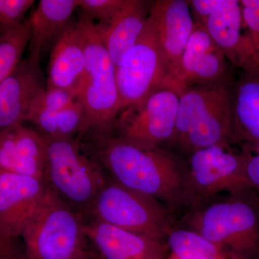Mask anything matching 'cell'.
<instances>
[{"label": "cell", "instance_id": "1", "mask_svg": "<svg viewBox=\"0 0 259 259\" xmlns=\"http://www.w3.org/2000/svg\"><path fill=\"white\" fill-rule=\"evenodd\" d=\"M79 141L108 178L157 199L171 212L201 204L187 163L165 148L138 147L106 133L89 132Z\"/></svg>", "mask_w": 259, "mask_h": 259}, {"label": "cell", "instance_id": "2", "mask_svg": "<svg viewBox=\"0 0 259 259\" xmlns=\"http://www.w3.org/2000/svg\"><path fill=\"white\" fill-rule=\"evenodd\" d=\"M232 78L187 87L180 94L172 144L191 153L234 139Z\"/></svg>", "mask_w": 259, "mask_h": 259}, {"label": "cell", "instance_id": "3", "mask_svg": "<svg viewBox=\"0 0 259 259\" xmlns=\"http://www.w3.org/2000/svg\"><path fill=\"white\" fill-rule=\"evenodd\" d=\"M87 217L47 187L22 236L25 259H79L91 254Z\"/></svg>", "mask_w": 259, "mask_h": 259}, {"label": "cell", "instance_id": "4", "mask_svg": "<svg viewBox=\"0 0 259 259\" xmlns=\"http://www.w3.org/2000/svg\"><path fill=\"white\" fill-rule=\"evenodd\" d=\"M77 23L86 58L84 79L79 95L84 109L82 125L76 137L79 141L91 131L111 134L120 108L116 66L105 47L101 30L81 13Z\"/></svg>", "mask_w": 259, "mask_h": 259}, {"label": "cell", "instance_id": "5", "mask_svg": "<svg viewBox=\"0 0 259 259\" xmlns=\"http://www.w3.org/2000/svg\"><path fill=\"white\" fill-rule=\"evenodd\" d=\"M44 181L71 208L84 214L107 180L100 163L76 139H45Z\"/></svg>", "mask_w": 259, "mask_h": 259}, {"label": "cell", "instance_id": "6", "mask_svg": "<svg viewBox=\"0 0 259 259\" xmlns=\"http://www.w3.org/2000/svg\"><path fill=\"white\" fill-rule=\"evenodd\" d=\"M171 212L157 199L107 178L87 217L165 242L174 228Z\"/></svg>", "mask_w": 259, "mask_h": 259}, {"label": "cell", "instance_id": "7", "mask_svg": "<svg viewBox=\"0 0 259 259\" xmlns=\"http://www.w3.org/2000/svg\"><path fill=\"white\" fill-rule=\"evenodd\" d=\"M238 195L202 207L199 204L191 209L187 224L220 248L245 259L259 251V218L253 206Z\"/></svg>", "mask_w": 259, "mask_h": 259}, {"label": "cell", "instance_id": "8", "mask_svg": "<svg viewBox=\"0 0 259 259\" xmlns=\"http://www.w3.org/2000/svg\"><path fill=\"white\" fill-rule=\"evenodd\" d=\"M115 74L119 112L162 89H171L179 95L182 92L171 74L169 64L149 18L144 32L127 59L121 66L116 67Z\"/></svg>", "mask_w": 259, "mask_h": 259}, {"label": "cell", "instance_id": "9", "mask_svg": "<svg viewBox=\"0 0 259 259\" xmlns=\"http://www.w3.org/2000/svg\"><path fill=\"white\" fill-rule=\"evenodd\" d=\"M179 102L180 95L175 90H158L139 103L121 110L111 134L140 148H163V145L172 144Z\"/></svg>", "mask_w": 259, "mask_h": 259}, {"label": "cell", "instance_id": "10", "mask_svg": "<svg viewBox=\"0 0 259 259\" xmlns=\"http://www.w3.org/2000/svg\"><path fill=\"white\" fill-rule=\"evenodd\" d=\"M46 190L40 179L0 171V255L25 259L22 236Z\"/></svg>", "mask_w": 259, "mask_h": 259}, {"label": "cell", "instance_id": "11", "mask_svg": "<svg viewBox=\"0 0 259 259\" xmlns=\"http://www.w3.org/2000/svg\"><path fill=\"white\" fill-rule=\"evenodd\" d=\"M187 163L201 204L221 192L238 195L252 188L246 175V153L233 152L228 144L197 150Z\"/></svg>", "mask_w": 259, "mask_h": 259}, {"label": "cell", "instance_id": "12", "mask_svg": "<svg viewBox=\"0 0 259 259\" xmlns=\"http://www.w3.org/2000/svg\"><path fill=\"white\" fill-rule=\"evenodd\" d=\"M204 25L227 60L243 72L259 75V55L248 35L241 32L243 20L238 0H226L209 15Z\"/></svg>", "mask_w": 259, "mask_h": 259}, {"label": "cell", "instance_id": "13", "mask_svg": "<svg viewBox=\"0 0 259 259\" xmlns=\"http://www.w3.org/2000/svg\"><path fill=\"white\" fill-rule=\"evenodd\" d=\"M190 9L185 0H158L151 5L148 15L182 92L181 62L194 25Z\"/></svg>", "mask_w": 259, "mask_h": 259}, {"label": "cell", "instance_id": "14", "mask_svg": "<svg viewBox=\"0 0 259 259\" xmlns=\"http://www.w3.org/2000/svg\"><path fill=\"white\" fill-rule=\"evenodd\" d=\"M46 88L40 64L22 59L0 83V134L25 122L34 100Z\"/></svg>", "mask_w": 259, "mask_h": 259}, {"label": "cell", "instance_id": "15", "mask_svg": "<svg viewBox=\"0 0 259 259\" xmlns=\"http://www.w3.org/2000/svg\"><path fill=\"white\" fill-rule=\"evenodd\" d=\"M85 233L101 259H168L167 244L87 217Z\"/></svg>", "mask_w": 259, "mask_h": 259}, {"label": "cell", "instance_id": "16", "mask_svg": "<svg viewBox=\"0 0 259 259\" xmlns=\"http://www.w3.org/2000/svg\"><path fill=\"white\" fill-rule=\"evenodd\" d=\"M226 56L204 24L194 22L181 62L183 90L192 85L218 82L231 77Z\"/></svg>", "mask_w": 259, "mask_h": 259}, {"label": "cell", "instance_id": "17", "mask_svg": "<svg viewBox=\"0 0 259 259\" xmlns=\"http://www.w3.org/2000/svg\"><path fill=\"white\" fill-rule=\"evenodd\" d=\"M47 143L21 124L0 134V171L44 180Z\"/></svg>", "mask_w": 259, "mask_h": 259}, {"label": "cell", "instance_id": "18", "mask_svg": "<svg viewBox=\"0 0 259 259\" xmlns=\"http://www.w3.org/2000/svg\"><path fill=\"white\" fill-rule=\"evenodd\" d=\"M86 58L77 20H71L52 48L47 89L74 92L79 97L84 79Z\"/></svg>", "mask_w": 259, "mask_h": 259}, {"label": "cell", "instance_id": "19", "mask_svg": "<svg viewBox=\"0 0 259 259\" xmlns=\"http://www.w3.org/2000/svg\"><path fill=\"white\" fill-rule=\"evenodd\" d=\"M79 0H41L29 18L31 32L28 59L40 64L42 53L54 47L68 26Z\"/></svg>", "mask_w": 259, "mask_h": 259}, {"label": "cell", "instance_id": "20", "mask_svg": "<svg viewBox=\"0 0 259 259\" xmlns=\"http://www.w3.org/2000/svg\"><path fill=\"white\" fill-rule=\"evenodd\" d=\"M147 2L130 0L109 26L102 28V38L116 67L121 66L144 32L149 13Z\"/></svg>", "mask_w": 259, "mask_h": 259}, {"label": "cell", "instance_id": "21", "mask_svg": "<svg viewBox=\"0 0 259 259\" xmlns=\"http://www.w3.org/2000/svg\"><path fill=\"white\" fill-rule=\"evenodd\" d=\"M234 139L251 146L259 141V75L243 72L233 93Z\"/></svg>", "mask_w": 259, "mask_h": 259}, {"label": "cell", "instance_id": "22", "mask_svg": "<svg viewBox=\"0 0 259 259\" xmlns=\"http://www.w3.org/2000/svg\"><path fill=\"white\" fill-rule=\"evenodd\" d=\"M84 109L79 99L71 106L59 110H32L25 122H30L44 139H76L82 125Z\"/></svg>", "mask_w": 259, "mask_h": 259}, {"label": "cell", "instance_id": "23", "mask_svg": "<svg viewBox=\"0 0 259 259\" xmlns=\"http://www.w3.org/2000/svg\"><path fill=\"white\" fill-rule=\"evenodd\" d=\"M166 244L177 259H244L189 228H174L167 236Z\"/></svg>", "mask_w": 259, "mask_h": 259}, {"label": "cell", "instance_id": "24", "mask_svg": "<svg viewBox=\"0 0 259 259\" xmlns=\"http://www.w3.org/2000/svg\"><path fill=\"white\" fill-rule=\"evenodd\" d=\"M30 27L29 18L0 37V83L16 68L28 47Z\"/></svg>", "mask_w": 259, "mask_h": 259}, {"label": "cell", "instance_id": "25", "mask_svg": "<svg viewBox=\"0 0 259 259\" xmlns=\"http://www.w3.org/2000/svg\"><path fill=\"white\" fill-rule=\"evenodd\" d=\"M130 0H79L78 9L89 18L98 20L97 25L106 28L129 4Z\"/></svg>", "mask_w": 259, "mask_h": 259}, {"label": "cell", "instance_id": "26", "mask_svg": "<svg viewBox=\"0 0 259 259\" xmlns=\"http://www.w3.org/2000/svg\"><path fill=\"white\" fill-rule=\"evenodd\" d=\"M33 0H0V37L23 23Z\"/></svg>", "mask_w": 259, "mask_h": 259}, {"label": "cell", "instance_id": "27", "mask_svg": "<svg viewBox=\"0 0 259 259\" xmlns=\"http://www.w3.org/2000/svg\"><path fill=\"white\" fill-rule=\"evenodd\" d=\"M78 100L79 97L74 92L46 88L34 100L30 112L37 110L59 111L71 106Z\"/></svg>", "mask_w": 259, "mask_h": 259}, {"label": "cell", "instance_id": "28", "mask_svg": "<svg viewBox=\"0 0 259 259\" xmlns=\"http://www.w3.org/2000/svg\"><path fill=\"white\" fill-rule=\"evenodd\" d=\"M243 24L259 55V0H241Z\"/></svg>", "mask_w": 259, "mask_h": 259}, {"label": "cell", "instance_id": "29", "mask_svg": "<svg viewBox=\"0 0 259 259\" xmlns=\"http://www.w3.org/2000/svg\"><path fill=\"white\" fill-rule=\"evenodd\" d=\"M246 153V175L252 188L259 189V141L244 148Z\"/></svg>", "mask_w": 259, "mask_h": 259}, {"label": "cell", "instance_id": "30", "mask_svg": "<svg viewBox=\"0 0 259 259\" xmlns=\"http://www.w3.org/2000/svg\"><path fill=\"white\" fill-rule=\"evenodd\" d=\"M226 2V0H192L188 3L197 14V22L204 24L209 15L220 9Z\"/></svg>", "mask_w": 259, "mask_h": 259}, {"label": "cell", "instance_id": "31", "mask_svg": "<svg viewBox=\"0 0 259 259\" xmlns=\"http://www.w3.org/2000/svg\"><path fill=\"white\" fill-rule=\"evenodd\" d=\"M79 259H96L95 258V253H94L93 249H92L91 254L89 255L88 257H85V258H79Z\"/></svg>", "mask_w": 259, "mask_h": 259}, {"label": "cell", "instance_id": "32", "mask_svg": "<svg viewBox=\"0 0 259 259\" xmlns=\"http://www.w3.org/2000/svg\"><path fill=\"white\" fill-rule=\"evenodd\" d=\"M0 259H13L8 258V257L4 256V255H0Z\"/></svg>", "mask_w": 259, "mask_h": 259}, {"label": "cell", "instance_id": "33", "mask_svg": "<svg viewBox=\"0 0 259 259\" xmlns=\"http://www.w3.org/2000/svg\"><path fill=\"white\" fill-rule=\"evenodd\" d=\"M94 253H95V252H94ZM95 258H96V259H101V258H100V257H99V256H98V255H97L96 254V253H95Z\"/></svg>", "mask_w": 259, "mask_h": 259}]
</instances>
